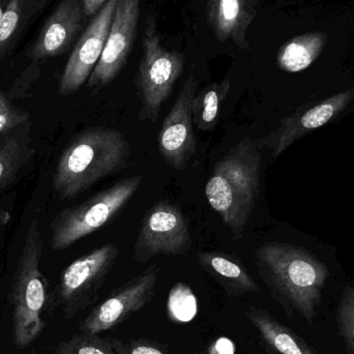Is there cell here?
<instances>
[{"mask_svg": "<svg viewBox=\"0 0 354 354\" xmlns=\"http://www.w3.org/2000/svg\"><path fill=\"white\" fill-rule=\"evenodd\" d=\"M258 272L288 314L297 313L312 326L317 316L328 268L305 250L268 243L255 251Z\"/></svg>", "mask_w": 354, "mask_h": 354, "instance_id": "obj_1", "label": "cell"}, {"mask_svg": "<svg viewBox=\"0 0 354 354\" xmlns=\"http://www.w3.org/2000/svg\"><path fill=\"white\" fill-rule=\"evenodd\" d=\"M130 141L120 131L107 127L87 129L68 143L58 159L53 189L72 199L95 183L128 167Z\"/></svg>", "mask_w": 354, "mask_h": 354, "instance_id": "obj_2", "label": "cell"}, {"mask_svg": "<svg viewBox=\"0 0 354 354\" xmlns=\"http://www.w3.org/2000/svg\"><path fill=\"white\" fill-rule=\"evenodd\" d=\"M261 163L257 142L245 137L214 164L206 183L208 204L235 239L243 237L255 207Z\"/></svg>", "mask_w": 354, "mask_h": 354, "instance_id": "obj_3", "label": "cell"}, {"mask_svg": "<svg viewBox=\"0 0 354 354\" xmlns=\"http://www.w3.org/2000/svg\"><path fill=\"white\" fill-rule=\"evenodd\" d=\"M43 234L37 220L29 225L12 279V336L17 348L30 345L43 332L44 310L49 301V284L41 272Z\"/></svg>", "mask_w": 354, "mask_h": 354, "instance_id": "obj_4", "label": "cell"}, {"mask_svg": "<svg viewBox=\"0 0 354 354\" xmlns=\"http://www.w3.org/2000/svg\"><path fill=\"white\" fill-rule=\"evenodd\" d=\"M142 181V176L126 177L83 203L62 210L50 225L51 249H68L109 224L128 205Z\"/></svg>", "mask_w": 354, "mask_h": 354, "instance_id": "obj_5", "label": "cell"}, {"mask_svg": "<svg viewBox=\"0 0 354 354\" xmlns=\"http://www.w3.org/2000/svg\"><path fill=\"white\" fill-rule=\"evenodd\" d=\"M183 70V56L162 45L155 19L149 17L142 39V57L135 79L141 104L140 122H157Z\"/></svg>", "mask_w": 354, "mask_h": 354, "instance_id": "obj_6", "label": "cell"}, {"mask_svg": "<svg viewBox=\"0 0 354 354\" xmlns=\"http://www.w3.org/2000/svg\"><path fill=\"white\" fill-rule=\"evenodd\" d=\"M120 254L115 245L106 243L77 258L64 268L58 285L57 299L66 317H72L97 299Z\"/></svg>", "mask_w": 354, "mask_h": 354, "instance_id": "obj_7", "label": "cell"}, {"mask_svg": "<svg viewBox=\"0 0 354 354\" xmlns=\"http://www.w3.org/2000/svg\"><path fill=\"white\" fill-rule=\"evenodd\" d=\"M192 243L189 225L179 206L162 200L143 216L133 256L138 263L157 256H183L189 253Z\"/></svg>", "mask_w": 354, "mask_h": 354, "instance_id": "obj_8", "label": "cell"}, {"mask_svg": "<svg viewBox=\"0 0 354 354\" xmlns=\"http://www.w3.org/2000/svg\"><path fill=\"white\" fill-rule=\"evenodd\" d=\"M159 274V266L153 264L115 289L83 320L80 326L82 334L99 335L107 332L143 309L155 297Z\"/></svg>", "mask_w": 354, "mask_h": 354, "instance_id": "obj_9", "label": "cell"}, {"mask_svg": "<svg viewBox=\"0 0 354 354\" xmlns=\"http://www.w3.org/2000/svg\"><path fill=\"white\" fill-rule=\"evenodd\" d=\"M197 88V81L189 77L158 133L160 156L178 171L187 169L197 149L192 113Z\"/></svg>", "mask_w": 354, "mask_h": 354, "instance_id": "obj_10", "label": "cell"}, {"mask_svg": "<svg viewBox=\"0 0 354 354\" xmlns=\"http://www.w3.org/2000/svg\"><path fill=\"white\" fill-rule=\"evenodd\" d=\"M139 16L140 0H118L103 53L87 81L89 88L107 86L126 66L137 35Z\"/></svg>", "mask_w": 354, "mask_h": 354, "instance_id": "obj_11", "label": "cell"}, {"mask_svg": "<svg viewBox=\"0 0 354 354\" xmlns=\"http://www.w3.org/2000/svg\"><path fill=\"white\" fill-rule=\"evenodd\" d=\"M118 0H108L75 46L62 73L59 93L74 95L88 81L103 53Z\"/></svg>", "mask_w": 354, "mask_h": 354, "instance_id": "obj_12", "label": "cell"}, {"mask_svg": "<svg viewBox=\"0 0 354 354\" xmlns=\"http://www.w3.org/2000/svg\"><path fill=\"white\" fill-rule=\"evenodd\" d=\"M354 99V87L337 93L315 105L297 110L281 120L280 126L257 142L259 149H270L274 158L282 155L297 139L332 122Z\"/></svg>", "mask_w": 354, "mask_h": 354, "instance_id": "obj_13", "label": "cell"}, {"mask_svg": "<svg viewBox=\"0 0 354 354\" xmlns=\"http://www.w3.org/2000/svg\"><path fill=\"white\" fill-rule=\"evenodd\" d=\"M83 16L82 0H62L31 48L30 57L46 59L64 53L78 35Z\"/></svg>", "mask_w": 354, "mask_h": 354, "instance_id": "obj_14", "label": "cell"}, {"mask_svg": "<svg viewBox=\"0 0 354 354\" xmlns=\"http://www.w3.org/2000/svg\"><path fill=\"white\" fill-rule=\"evenodd\" d=\"M208 24L221 43L232 41L241 49H249L247 35L255 19L254 0H203Z\"/></svg>", "mask_w": 354, "mask_h": 354, "instance_id": "obj_15", "label": "cell"}, {"mask_svg": "<svg viewBox=\"0 0 354 354\" xmlns=\"http://www.w3.org/2000/svg\"><path fill=\"white\" fill-rule=\"evenodd\" d=\"M197 260L204 272L214 279L230 297H239L260 290L247 268L233 254L206 250L198 252Z\"/></svg>", "mask_w": 354, "mask_h": 354, "instance_id": "obj_16", "label": "cell"}, {"mask_svg": "<svg viewBox=\"0 0 354 354\" xmlns=\"http://www.w3.org/2000/svg\"><path fill=\"white\" fill-rule=\"evenodd\" d=\"M245 317L274 353L317 354L301 337L272 317L266 310L249 307L245 310Z\"/></svg>", "mask_w": 354, "mask_h": 354, "instance_id": "obj_17", "label": "cell"}, {"mask_svg": "<svg viewBox=\"0 0 354 354\" xmlns=\"http://www.w3.org/2000/svg\"><path fill=\"white\" fill-rule=\"evenodd\" d=\"M328 37L322 31H311L289 39L279 50L277 64L281 70L299 73L307 70L319 57Z\"/></svg>", "mask_w": 354, "mask_h": 354, "instance_id": "obj_18", "label": "cell"}, {"mask_svg": "<svg viewBox=\"0 0 354 354\" xmlns=\"http://www.w3.org/2000/svg\"><path fill=\"white\" fill-rule=\"evenodd\" d=\"M231 88L230 79L225 78L204 86L194 97L192 113L198 130L210 132L220 120L221 109Z\"/></svg>", "mask_w": 354, "mask_h": 354, "instance_id": "obj_19", "label": "cell"}, {"mask_svg": "<svg viewBox=\"0 0 354 354\" xmlns=\"http://www.w3.org/2000/svg\"><path fill=\"white\" fill-rule=\"evenodd\" d=\"M35 151L28 141L10 136L0 145V192L28 163Z\"/></svg>", "mask_w": 354, "mask_h": 354, "instance_id": "obj_20", "label": "cell"}, {"mask_svg": "<svg viewBox=\"0 0 354 354\" xmlns=\"http://www.w3.org/2000/svg\"><path fill=\"white\" fill-rule=\"evenodd\" d=\"M54 354H120L114 340L82 334L58 345Z\"/></svg>", "mask_w": 354, "mask_h": 354, "instance_id": "obj_21", "label": "cell"}, {"mask_svg": "<svg viewBox=\"0 0 354 354\" xmlns=\"http://www.w3.org/2000/svg\"><path fill=\"white\" fill-rule=\"evenodd\" d=\"M197 311V301L191 288L183 283H178L172 288L168 299V314L177 322H189Z\"/></svg>", "mask_w": 354, "mask_h": 354, "instance_id": "obj_22", "label": "cell"}, {"mask_svg": "<svg viewBox=\"0 0 354 354\" xmlns=\"http://www.w3.org/2000/svg\"><path fill=\"white\" fill-rule=\"evenodd\" d=\"M337 324L347 353L354 354V288L345 289L341 297L337 310Z\"/></svg>", "mask_w": 354, "mask_h": 354, "instance_id": "obj_23", "label": "cell"}, {"mask_svg": "<svg viewBox=\"0 0 354 354\" xmlns=\"http://www.w3.org/2000/svg\"><path fill=\"white\" fill-rule=\"evenodd\" d=\"M25 0H10L6 12L0 19V55L6 44L18 28L22 16Z\"/></svg>", "mask_w": 354, "mask_h": 354, "instance_id": "obj_24", "label": "cell"}, {"mask_svg": "<svg viewBox=\"0 0 354 354\" xmlns=\"http://www.w3.org/2000/svg\"><path fill=\"white\" fill-rule=\"evenodd\" d=\"M28 118V113L25 110L12 106L6 95L0 91V135L21 126Z\"/></svg>", "mask_w": 354, "mask_h": 354, "instance_id": "obj_25", "label": "cell"}, {"mask_svg": "<svg viewBox=\"0 0 354 354\" xmlns=\"http://www.w3.org/2000/svg\"><path fill=\"white\" fill-rule=\"evenodd\" d=\"M114 342L120 354H168L161 346L145 339L129 342L114 340Z\"/></svg>", "mask_w": 354, "mask_h": 354, "instance_id": "obj_26", "label": "cell"}, {"mask_svg": "<svg viewBox=\"0 0 354 354\" xmlns=\"http://www.w3.org/2000/svg\"><path fill=\"white\" fill-rule=\"evenodd\" d=\"M235 345L229 338L221 337L212 342L207 354H234Z\"/></svg>", "mask_w": 354, "mask_h": 354, "instance_id": "obj_27", "label": "cell"}, {"mask_svg": "<svg viewBox=\"0 0 354 354\" xmlns=\"http://www.w3.org/2000/svg\"><path fill=\"white\" fill-rule=\"evenodd\" d=\"M83 12L85 16H95L101 8L107 3L108 0H82Z\"/></svg>", "mask_w": 354, "mask_h": 354, "instance_id": "obj_28", "label": "cell"}, {"mask_svg": "<svg viewBox=\"0 0 354 354\" xmlns=\"http://www.w3.org/2000/svg\"><path fill=\"white\" fill-rule=\"evenodd\" d=\"M10 216L8 212L6 210H0V236H1L3 229L6 228L8 223L10 222Z\"/></svg>", "mask_w": 354, "mask_h": 354, "instance_id": "obj_29", "label": "cell"}, {"mask_svg": "<svg viewBox=\"0 0 354 354\" xmlns=\"http://www.w3.org/2000/svg\"><path fill=\"white\" fill-rule=\"evenodd\" d=\"M10 0H0V19H1L2 15L6 12V8H8V3Z\"/></svg>", "mask_w": 354, "mask_h": 354, "instance_id": "obj_30", "label": "cell"}]
</instances>
